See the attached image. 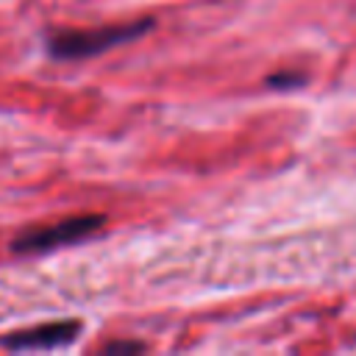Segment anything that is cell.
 I'll return each mask as SVG.
<instances>
[{"label": "cell", "instance_id": "cell-1", "mask_svg": "<svg viewBox=\"0 0 356 356\" xmlns=\"http://www.w3.org/2000/svg\"><path fill=\"white\" fill-rule=\"evenodd\" d=\"M153 28V19H134L122 25H106V28H89V31H53L47 33L44 44L47 53L58 61H75L89 58L97 53H106L117 44H125Z\"/></svg>", "mask_w": 356, "mask_h": 356}, {"label": "cell", "instance_id": "cell-2", "mask_svg": "<svg viewBox=\"0 0 356 356\" xmlns=\"http://www.w3.org/2000/svg\"><path fill=\"white\" fill-rule=\"evenodd\" d=\"M103 222L106 220L100 214H81V217H67V220L53 222V225L28 228L11 242V250L14 253H44L53 248H64V245H72L78 239H86L89 234L103 228Z\"/></svg>", "mask_w": 356, "mask_h": 356}, {"label": "cell", "instance_id": "cell-3", "mask_svg": "<svg viewBox=\"0 0 356 356\" xmlns=\"http://www.w3.org/2000/svg\"><path fill=\"white\" fill-rule=\"evenodd\" d=\"M81 331V323L75 320H61V323H44L36 328H25L17 334H8L0 339V345L14 348V350H25V348H56L70 342L75 334Z\"/></svg>", "mask_w": 356, "mask_h": 356}, {"label": "cell", "instance_id": "cell-4", "mask_svg": "<svg viewBox=\"0 0 356 356\" xmlns=\"http://www.w3.org/2000/svg\"><path fill=\"white\" fill-rule=\"evenodd\" d=\"M306 78L300 75V72H278V75H270L267 78V83L270 86H278V89H295V86H300Z\"/></svg>", "mask_w": 356, "mask_h": 356}, {"label": "cell", "instance_id": "cell-5", "mask_svg": "<svg viewBox=\"0 0 356 356\" xmlns=\"http://www.w3.org/2000/svg\"><path fill=\"white\" fill-rule=\"evenodd\" d=\"M106 350H142L139 342H114V345H106Z\"/></svg>", "mask_w": 356, "mask_h": 356}]
</instances>
